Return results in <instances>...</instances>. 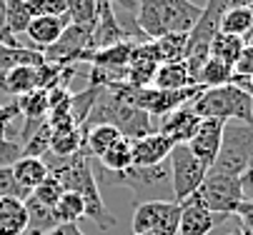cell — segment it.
I'll use <instances>...</instances> for the list:
<instances>
[{"mask_svg": "<svg viewBox=\"0 0 253 235\" xmlns=\"http://www.w3.org/2000/svg\"><path fill=\"white\" fill-rule=\"evenodd\" d=\"M241 233H243V235H253V230H243V228H241Z\"/></svg>", "mask_w": 253, "mask_h": 235, "instance_id": "obj_45", "label": "cell"}, {"mask_svg": "<svg viewBox=\"0 0 253 235\" xmlns=\"http://www.w3.org/2000/svg\"><path fill=\"white\" fill-rule=\"evenodd\" d=\"M100 165H103V170L105 173H121L126 170V168L133 165V153H130V140L121 138L116 145H111L100 158Z\"/></svg>", "mask_w": 253, "mask_h": 235, "instance_id": "obj_26", "label": "cell"}, {"mask_svg": "<svg viewBox=\"0 0 253 235\" xmlns=\"http://www.w3.org/2000/svg\"><path fill=\"white\" fill-rule=\"evenodd\" d=\"M100 3H111L113 8H116V5H121V8H126V10H133V13H135V0H100Z\"/></svg>", "mask_w": 253, "mask_h": 235, "instance_id": "obj_40", "label": "cell"}, {"mask_svg": "<svg viewBox=\"0 0 253 235\" xmlns=\"http://www.w3.org/2000/svg\"><path fill=\"white\" fill-rule=\"evenodd\" d=\"M211 235H213V233H211Z\"/></svg>", "mask_w": 253, "mask_h": 235, "instance_id": "obj_48", "label": "cell"}, {"mask_svg": "<svg viewBox=\"0 0 253 235\" xmlns=\"http://www.w3.org/2000/svg\"><path fill=\"white\" fill-rule=\"evenodd\" d=\"M196 198L201 200V205L211 213L218 215H233L243 195V183L238 175H226V173H215L208 170L201 188L196 190Z\"/></svg>", "mask_w": 253, "mask_h": 235, "instance_id": "obj_6", "label": "cell"}, {"mask_svg": "<svg viewBox=\"0 0 253 235\" xmlns=\"http://www.w3.org/2000/svg\"><path fill=\"white\" fill-rule=\"evenodd\" d=\"M191 110L198 118H218V120H246L253 123V95L238 85L206 88L198 98L191 100Z\"/></svg>", "mask_w": 253, "mask_h": 235, "instance_id": "obj_3", "label": "cell"}, {"mask_svg": "<svg viewBox=\"0 0 253 235\" xmlns=\"http://www.w3.org/2000/svg\"><path fill=\"white\" fill-rule=\"evenodd\" d=\"M65 15L70 25L93 30L98 18V0H65Z\"/></svg>", "mask_w": 253, "mask_h": 235, "instance_id": "obj_27", "label": "cell"}, {"mask_svg": "<svg viewBox=\"0 0 253 235\" xmlns=\"http://www.w3.org/2000/svg\"><path fill=\"white\" fill-rule=\"evenodd\" d=\"M81 145H83L81 128H73V130H53V135H50V153L48 155H53V158H68V155L81 153Z\"/></svg>", "mask_w": 253, "mask_h": 235, "instance_id": "obj_25", "label": "cell"}, {"mask_svg": "<svg viewBox=\"0 0 253 235\" xmlns=\"http://www.w3.org/2000/svg\"><path fill=\"white\" fill-rule=\"evenodd\" d=\"M223 123L226 120H218V118H203L198 130L193 133V138L186 143L188 150L206 165L211 168L218 158V150H221V138H223Z\"/></svg>", "mask_w": 253, "mask_h": 235, "instance_id": "obj_13", "label": "cell"}, {"mask_svg": "<svg viewBox=\"0 0 253 235\" xmlns=\"http://www.w3.org/2000/svg\"><path fill=\"white\" fill-rule=\"evenodd\" d=\"M203 5L191 0H135V28L146 40H158L168 33H191Z\"/></svg>", "mask_w": 253, "mask_h": 235, "instance_id": "obj_2", "label": "cell"}, {"mask_svg": "<svg viewBox=\"0 0 253 235\" xmlns=\"http://www.w3.org/2000/svg\"><path fill=\"white\" fill-rule=\"evenodd\" d=\"M111 175L118 185H126L128 190H133L135 195H148V193H158L163 188L170 190V170H168V160L158 163V165H130L121 173H105Z\"/></svg>", "mask_w": 253, "mask_h": 235, "instance_id": "obj_10", "label": "cell"}, {"mask_svg": "<svg viewBox=\"0 0 253 235\" xmlns=\"http://www.w3.org/2000/svg\"><path fill=\"white\" fill-rule=\"evenodd\" d=\"M188 85H193V80H191V73L183 60L161 63L153 75V83H151V88H158V90H180Z\"/></svg>", "mask_w": 253, "mask_h": 235, "instance_id": "obj_20", "label": "cell"}, {"mask_svg": "<svg viewBox=\"0 0 253 235\" xmlns=\"http://www.w3.org/2000/svg\"><path fill=\"white\" fill-rule=\"evenodd\" d=\"M23 235H43V233H38V230H25Z\"/></svg>", "mask_w": 253, "mask_h": 235, "instance_id": "obj_42", "label": "cell"}, {"mask_svg": "<svg viewBox=\"0 0 253 235\" xmlns=\"http://www.w3.org/2000/svg\"><path fill=\"white\" fill-rule=\"evenodd\" d=\"M173 150V143L163 135V133H148L138 140H130V153H133V165L148 168V165H158L166 163L168 155Z\"/></svg>", "mask_w": 253, "mask_h": 235, "instance_id": "obj_15", "label": "cell"}, {"mask_svg": "<svg viewBox=\"0 0 253 235\" xmlns=\"http://www.w3.org/2000/svg\"><path fill=\"white\" fill-rule=\"evenodd\" d=\"M43 235H85V233L78 228V223H58L55 228H50Z\"/></svg>", "mask_w": 253, "mask_h": 235, "instance_id": "obj_38", "label": "cell"}, {"mask_svg": "<svg viewBox=\"0 0 253 235\" xmlns=\"http://www.w3.org/2000/svg\"><path fill=\"white\" fill-rule=\"evenodd\" d=\"M246 8H251V13H253V0H248V3H246Z\"/></svg>", "mask_w": 253, "mask_h": 235, "instance_id": "obj_43", "label": "cell"}, {"mask_svg": "<svg viewBox=\"0 0 253 235\" xmlns=\"http://www.w3.org/2000/svg\"><path fill=\"white\" fill-rule=\"evenodd\" d=\"M228 5H231V0H208L201 10V15H198V20H196V25L191 28L188 43H186V55H183V63L191 73V80H196L198 70L203 68V63L211 58V53H208L211 40L215 38V33L221 30V18L228 10Z\"/></svg>", "mask_w": 253, "mask_h": 235, "instance_id": "obj_4", "label": "cell"}, {"mask_svg": "<svg viewBox=\"0 0 253 235\" xmlns=\"http://www.w3.org/2000/svg\"><path fill=\"white\" fill-rule=\"evenodd\" d=\"M180 205L175 200H143L133 210V235H175Z\"/></svg>", "mask_w": 253, "mask_h": 235, "instance_id": "obj_8", "label": "cell"}, {"mask_svg": "<svg viewBox=\"0 0 253 235\" xmlns=\"http://www.w3.org/2000/svg\"><path fill=\"white\" fill-rule=\"evenodd\" d=\"M90 35L93 30L81 28V25H65V30L60 33V38L43 50V60L53 63V65H78V63H88L90 55Z\"/></svg>", "mask_w": 253, "mask_h": 235, "instance_id": "obj_9", "label": "cell"}, {"mask_svg": "<svg viewBox=\"0 0 253 235\" xmlns=\"http://www.w3.org/2000/svg\"><path fill=\"white\" fill-rule=\"evenodd\" d=\"M251 95H253V78H251Z\"/></svg>", "mask_w": 253, "mask_h": 235, "instance_id": "obj_46", "label": "cell"}, {"mask_svg": "<svg viewBox=\"0 0 253 235\" xmlns=\"http://www.w3.org/2000/svg\"><path fill=\"white\" fill-rule=\"evenodd\" d=\"M53 215L58 223H78L81 218H85V203L83 198L73 190H65L60 195V200L53 208Z\"/></svg>", "mask_w": 253, "mask_h": 235, "instance_id": "obj_28", "label": "cell"}, {"mask_svg": "<svg viewBox=\"0 0 253 235\" xmlns=\"http://www.w3.org/2000/svg\"><path fill=\"white\" fill-rule=\"evenodd\" d=\"M25 210H28V230H38V233H48L50 228L58 225L55 215H53V208H45L41 205L33 195L25 198Z\"/></svg>", "mask_w": 253, "mask_h": 235, "instance_id": "obj_29", "label": "cell"}, {"mask_svg": "<svg viewBox=\"0 0 253 235\" xmlns=\"http://www.w3.org/2000/svg\"><path fill=\"white\" fill-rule=\"evenodd\" d=\"M253 160V123L246 120H226L223 138L215 163L208 170L226 173V175H243Z\"/></svg>", "mask_w": 253, "mask_h": 235, "instance_id": "obj_5", "label": "cell"}, {"mask_svg": "<svg viewBox=\"0 0 253 235\" xmlns=\"http://www.w3.org/2000/svg\"><path fill=\"white\" fill-rule=\"evenodd\" d=\"M65 25H68V15H63V18H33L25 28V35L35 50L43 53L45 48H50L60 38Z\"/></svg>", "mask_w": 253, "mask_h": 235, "instance_id": "obj_16", "label": "cell"}, {"mask_svg": "<svg viewBox=\"0 0 253 235\" xmlns=\"http://www.w3.org/2000/svg\"><path fill=\"white\" fill-rule=\"evenodd\" d=\"M3 3H5V28L13 33V35L25 33L28 23L33 20V15L28 10V3L25 0H3Z\"/></svg>", "mask_w": 253, "mask_h": 235, "instance_id": "obj_32", "label": "cell"}, {"mask_svg": "<svg viewBox=\"0 0 253 235\" xmlns=\"http://www.w3.org/2000/svg\"><path fill=\"white\" fill-rule=\"evenodd\" d=\"M33 18H63L65 0H25Z\"/></svg>", "mask_w": 253, "mask_h": 235, "instance_id": "obj_34", "label": "cell"}, {"mask_svg": "<svg viewBox=\"0 0 253 235\" xmlns=\"http://www.w3.org/2000/svg\"><path fill=\"white\" fill-rule=\"evenodd\" d=\"M248 45H253V33H251V35H248V40H246Z\"/></svg>", "mask_w": 253, "mask_h": 235, "instance_id": "obj_44", "label": "cell"}, {"mask_svg": "<svg viewBox=\"0 0 253 235\" xmlns=\"http://www.w3.org/2000/svg\"><path fill=\"white\" fill-rule=\"evenodd\" d=\"M100 85H93L90 83V88H85L83 93H76V95H70L68 98V110H70V118H73V123L81 128L83 123H85V118L90 115V110H93V105H95V100L100 98Z\"/></svg>", "mask_w": 253, "mask_h": 235, "instance_id": "obj_24", "label": "cell"}, {"mask_svg": "<svg viewBox=\"0 0 253 235\" xmlns=\"http://www.w3.org/2000/svg\"><path fill=\"white\" fill-rule=\"evenodd\" d=\"M201 120H203V118H198V115L191 110V105H183V108H175V110H170L168 115H163V118H161V125H158L156 130L163 133V135H166L173 145H183V143H188V140L193 138V133L198 130Z\"/></svg>", "mask_w": 253, "mask_h": 235, "instance_id": "obj_14", "label": "cell"}, {"mask_svg": "<svg viewBox=\"0 0 253 235\" xmlns=\"http://www.w3.org/2000/svg\"><path fill=\"white\" fill-rule=\"evenodd\" d=\"M221 33H228V35L248 40V35L253 33V13H251V8L228 5V10L221 18Z\"/></svg>", "mask_w": 253, "mask_h": 235, "instance_id": "obj_21", "label": "cell"}, {"mask_svg": "<svg viewBox=\"0 0 253 235\" xmlns=\"http://www.w3.org/2000/svg\"><path fill=\"white\" fill-rule=\"evenodd\" d=\"M30 193H25L15 178H13V170L10 165H0V198H18V200H25Z\"/></svg>", "mask_w": 253, "mask_h": 235, "instance_id": "obj_35", "label": "cell"}, {"mask_svg": "<svg viewBox=\"0 0 253 235\" xmlns=\"http://www.w3.org/2000/svg\"><path fill=\"white\" fill-rule=\"evenodd\" d=\"M83 133V145L81 153L85 158H100L111 145H116L123 135L113 125H93V128H81Z\"/></svg>", "mask_w": 253, "mask_h": 235, "instance_id": "obj_18", "label": "cell"}, {"mask_svg": "<svg viewBox=\"0 0 253 235\" xmlns=\"http://www.w3.org/2000/svg\"><path fill=\"white\" fill-rule=\"evenodd\" d=\"M233 78H253V45L246 43V48L241 50V55L233 63Z\"/></svg>", "mask_w": 253, "mask_h": 235, "instance_id": "obj_36", "label": "cell"}, {"mask_svg": "<svg viewBox=\"0 0 253 235\" xmlns=\"http://www.w3.org/2000/svg\"><path fill=\"white\" fill-rule=\"evenodd\" d=\"M65 193V188L60 185V180L50 173L38 188H35L30 195L35 198V200H38V203L41 205H45V208H55V203H58V200H60V195Z\"/></svg>", "mask_w": 253, "mask_h": 235, "instance_id": "obj_33", "label": "cell"}, {"mask_svg": "<svg viewBox=\"0 0 253 235\" xmlns=\"http://www.w3.org/2000/svg\"><path fill=\"white\" fill-rule=\"evenodd\" d=\"M28 230L25 200L0 198V235H23Z\"/></svg>", "mask_w": 253, "mask_h": 235, "instance_id": "obj_19", "label": "cell"}, {"mask_svg": "<svg viewBox=\"0 0 253 235\" xmlns=\"http://www.w3.org/2000/svg\"><path fill=\"white\" fill-rule=\"evenodd\" d=\"M246 48V40L243 38H236V35H228V33H215V38L211 40V48H208V53H211V58H215V60H223V63H228L231 68H233V63H236V58L241 55V50Z\"/></svg>", "mask_w": 253, "mask_h": 235, "instance_id": "obj_23", "label": "cell"}, {"mask_svg": "<svg viewBox=\"0 0 253 235\" xmlns=\"http://www.w3.org/2000/svg\"><path fill=\"white\" fill-rule=\"evenodd\" d=\"M168 170H170V195H173L170 200L183 203L188 195H193L201 188L208 168L183 143V145H173L168 155Z\"/></svg>", "mask_w": 253, "mask_h": 235, "instance_id": "obj_7", "label": "cell"}, {"mask_svg": "<svg viewBox=\"0 0 253 235\" xmlns=\"http://www.w3.org/2000/svg\"><path fill=\"white\" fill-rule=\"evenodd\" d=\"M126 40H133V35L121 25L116 8L111 3H100L98 0V18H95L93 35H90V48L103 50V48H111V45H118Z\"/></svg>", "mask_w": 253, "mask_h": 235, "instance_id": "obj_12", "label": "cell"}, {"mask_svg": "<svg viewBox=\"0 0 253 235\" xmlns=\"http://www.w3.org/2000/svg\"><path fill=\"white\" fill-rule=\"evenodd\" d=\"M241 183H243V195H246L248 200H253V160H251V165H248V170L241 175Z\"/></svg>", "mask_w": 253, "mask_h": 235, "instance_id": "obj_39", "label": "cell"}, {"mask_svg": "<svg viewBox=\"0 0 253 235\" xmlns=\"http://www.w3.org/2000/svg\"><path fill=\"white\" fill-rule=\"evenodd\" d=\"M50 135H53V128L48 125V120H43V123L28 135V140L23 143V155L45 158V155L50 153Z\"/></svg>", "mask_w": 253, "mask_h": 235, "instance_id": "obj_31", "label": "cell"}, {"mask_svg": "<svg viewBox=\"0 0 253 235\" xmlns=\"http://www.w3.org/2000/svg\"><path fill=\"white\" fill-rule=\"evenodd\" d=\"M231 78H233V68H231L228 63L208 58L203 63V68L198 70V75H196L193 83L201 85V88H218V85H228Z\"/></svg>", "mask_w": 253, "mask_h": 235, "instance_id": "obj_22", "label": "cell"}, {"mask_svg": "<svg viewBox=\"0 0 253 235\" xmlns=\"http://www.w3.org/2000/svg\"><path fill=\"white\" fill-rule=\"evenodd\" d=\"M180 205V220H178V233L175 235H211L215 233L228 215H218V213H211L201 205V200L193 195H188Z\"/></svg>", "mask_w": 253, "mask_h": 235, "instance_id": "obj_11", "label": "cell"}, {"mask_svg": "<svg viewBox=\"0 0 253 235\" xmlns=\"http://www.w3.org/2000/svg\"><path fill=\"white\" fill-rule=\"evenodd\" d=\"M8 28H5V3L0 0V33H5Z\"/></svg>", "mask_w": 253, "mask_h": 235, "instance_id": "obj_41", "label": "cell"}, {"mask_svg": "<svg viewBox=\"0 0 253 235\" xmlns=\"http://www.w3.org/2000/svg\"><path fill=\"white\" fill-rule=\"evenodd\" d=\"M226 235H243V233H226Z\"/></svg>", "mask_w": 253, "mask_h": 235, "instance_id": "obj_47", "label": "cell"}, {"mask_svg": "<svg viewBox=\"0 0 253 235\" xmlns=\"http://www.w3.org/2000/svg\"><path fill=\"white\" fill-rule=\"evenodd\" d=\"M161 55V63H170V60H183L186 55V43H188V33H168V35L153 40Z\"/></svg>", "mask_w": 253, "mask_h": 235, "instance_id": "obj_30", "label": "cell"}, {"mask_svg": "<svg viewBox=\"0 0 253 235\" xmlns=\"http://www.w3.org/2000/svg\"><path fill=\"white\" fill-rule=\"evenodd\" d=\"M10 170H13V178L15 183L25 190V193H33L35 188H38L48 175V165L43 158H30V155H20L13 165H10Z\"/></svg>", "mask_w": 253, "mask_h": 235, "instance_id": "obj_17", "label": "cell"}, {"mask_svg": "<svg viewBox=\"0 0 253 235\" xmlns=\"http://www.w3.org/2000/svg\"><path fill=\"white\" fill-rule=\"evenodd\" d=\"M233 215L241 220V228H243V230H253V200H248V198L241 200Z\"/></svg>", "mask_w": 253, "mask_h": 235, "instance_id": "obj_37", "label": "cell"}, {"mask_svg": "<svg viewBox=\"0 0 253 235\" xmlns=\"http://www.w3.org/2000/svg\"><path fill=\"white\" fill-rule=\"evenodd\" d=\"M43 160L48 165V170L60 180V185L65 190H73L83 198L88 220H93L100 230H108V228L116 225V218L108 213L103 198H100L98 178H95V170L90 165V158H85L83 153H76V155H68V158L45 155Z\"/></svg>", "mask_w": 253, "mask_h": 235, "instance_id": "obj_1", "label": "cell"}]
</instances>
